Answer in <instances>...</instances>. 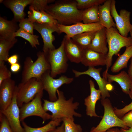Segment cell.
Returning <instances> with one entry per match:
<instances>
[{
  "mask_svg": "<svg viewBox=\"0 0 132 132\" xmlns=\"http://www.w3.org/2000/svg\"><path fill=\"white\" fill-rule=\"evenodd\" d=\"M44 11L58 23L69 25L82 21V10L78 9L75 0H60L48 5Z\"/></svg>",
  "mask_w": 132,
  "mask_h": 132,
  "instance_id": "1",
  "label": "cell"
},
{
  "mask_svg": "<svg viewBox=\"0 0 132 132\" xmlns=\"http://www.w3.org/2000/svg\"><path fill=\"white\" fill-rule=\"evenodd\" d=\"M57 99L51 101L43 99V108L45 111L50 112L52 120L62 119L64 118L81 117L82 115L76 112L75 110L78 108L79 103L74 102V98L71 97L66 100L63 92L58 89L57 91Z\"/></svg>",
  "mask_w": 132,
  "mask_h": 132,
  "instance_id": "2",
  "label": "cell"
},
{
  "mask_svg": "<svg viewBox=\"0 0 132 132\" xmlns=\"http://www.w3.org/2000/svg\"><path fill=\"white\" fill-rule=\"evenodd\" d=\"M37 58L33 62L30 57L25 58L22 73V82L24 83L35 78L40 80L45 72L51 70V67L46 54L43 51L37 54Z\"/></svg>",
  "mask_w": 132,
  "mask_h": 132,
  "instance_id": "3",
  "label": "cell"
},
{
  "mask_svg": "<svg viewBox=\"0 0 132 132\" xmlns=\"http://www.w3.org/2000/svg\"><path fill=\"white\" fill-rule=\"evenodd\" d=\"M106 30L108 50L107 54L106 68L104 72L105 73L108 72L111 65L114 55L117 54L122 48L132 45L130 37H125L122 36L116 27L106 28Z\"/></svg>",
  "mask_w": 132,
  "mask_h": 132,
  "instance_id": "4",
  "label": "cell"
},
{
  "mask_svg": "<svg viewBox=\"0 0 132 132\" xmlns=\"http://www.w3.org/2000/svg\"><path fill=\"white\" fill-rule=\"evenodd\" d=\"M101 102L104 108L103 116L99 124L96 127L92 128L90 132H105L114 127H120L125 129L129 128L116 115L114 108L108 98L101 99Z\"/></svg>",
  "mask_w": 132,
  "mask_h": 132,
  "instance_id": "5",
  "label": "cell"
},
{
  "mask_svg": "<svg viewBox=\"0 0 132 132\" xmlns=\"http://www.w3.org/2000/svg\"><path fill=\"white\" fill-rule=\"evenodd\" d=\"M17 87L16 100L20 108L31 101L38 93L44 90L41 80L35 78L24 83L21 82Z\"/></svg>",
  "mask_w": 132,
  "mask_h": 132,
  "instance_id": "6",
  "label": "cell"
},
{
  "mask_svg": "<svg viewBox=\"0 0 132 132\" xmlns=\"http://www.w3.org/2000/svg\"><path fill=\"white\" fill-rule=\"evenodd\" d=\"M45 54L50 65V75L52 77L54 78L57 75L66 72L69 60L64 50L63 40L58 48L50 51Z\"/></svg>",
  "mask_w": 132,
  "mask_h": 132,
  "instance_id": "7",
  "label": "cell"
},
{
  "mask_svg": "<svg viewBox=\"0 0 132 132\" xmlns=\"http://www.w3.org/2000/svg\"><path fill=\"white\" fill-rule=\"evenodd\" d=\"M43 95V91L38 93L31 101L23 104L20 108L21 121L32 116H37L41 118L43 120V124L46 121L51 119V115L45 111L42 105L41 99Z\"/></svg>",
  "mask_w": 132,
  "mask_h": 132,
  "instance_id": "8",
  "label": "cell"
},
{
  "mask_svg": "<svg viewBox=\"0 0 132 132\" xmlns=\"http://www.w3.org/2000/svg\"><path fill=\"white\" fill-rule=\"evenodd\" d=\"M50 72V70L45 72L42 76L40 80L44 90L48 94L50 101H54L58 98L57 91L58 88L63 84L70 83L73 81L74 78L63 75L59 78L55 79L51 76Z\"/></svg>",
  "mask_w": 132,
  "mask_h": 132,
  "instance_id": "9",
  "label": "cell"
},
{
  "mask_svg": "<svg viewBox=\"0 0 132 132\" xmlns=\"http://www.w3.org/2000/svg\"><path fill=\"white\" fill-rule=\"evenodd\" d=\"M88 67L87 70L83 72L72 69V71L74 74L75 77H77L83 75L89 76L97 82L99 87V89L101 92V99L110 97V95L109 91L113 89V86L105 78L101 77L100 72L102 69V68H96L93 66Z\"/></svg>",
  "mask_w": 132,
  "mask_h": 132,
  "instance_id": "10",
  "label": "cell"
},
{
  "mask_svg": "<svg viewBox=\"0 0 132 132\" xmlns=\"http://www.w3.org/2000/svg\"><path fill=\"white\" fill-rule=\"evenodd\" d=\"M115 3V0H112L110 8L111 15L115 21L116 28L119 33L124 37H127L132 26L130 21L131 13L126 10L122 9L118 14Z\"/></svg>",
  "mask_w": 132,
  "mask_h": 132,
  "instance_id": "11",
  "label": "cell"
},
{
  "mask_svg": "<svg viewBox=\"0 0 132 132\" xmlns=\"http://www.w3.org/2000/svg\"><path fill=\"white\" fill-rule=\"evenodd\" d=\"M17 91V87L16 85L11 104L5 110L0 112L5 117L14 132H25L24 129L20 123V108L16 100Z\"/></svg>",
  "mask_w": 132,
  "mask_h": 132,
  "instance_id": "12",
  "label": "cell"
},
{
  "mask_svg": "<svg viewBox=\"0 0 132 132\" xmlns=\"http://www.w3.org/2000/svg\"><path fill=\"white\" fill-rule=\"evenodd\" d=\"M34 24V29L40 33L43 41V51L46 54L49 51L55 49V48L53 44L55 40V37L53 33L56 32L60 34L57 25L41 24L36 22Z\"/></svg>",
  "mask_w": 132,
  "mask_h": 132,
  "instance_id": "13",
  "label": "cell"
},
{
  "mask_svg": "<svg viewBox=\"0 0 132 132\" xmlns=\"http://www.w3.org/2000/svg\"><path fill=\"white\" fill-rule=\"evenodd\" d=\"M57 26L60 34L64 33L68 37L70 38L86 32H96L104 27L100 22L87 24L80 22L69 25L58 24Z\"/></svg>",
  "mask_w": 132,
  "mask_h": 132,
  "instance_id": "14",
  "label": "cell"
},
{
  "mask_svg": "<svg viewBox=\"0 0 132 132\" xmlns=\"http://www.w3.org/2000/svg\"><path fill=\"white\" fill-rule=\"evenodd\" d=\"M16 86L11 78L3 81L0 85V111L5 110L11 104Z\"/></svg>",
  "mask_w": 132,
  "mask_h": 132,
  "instance_id": "15",
  "label": "cell"
},
{
  "mask_svg": "<svg viewBox=\"0 0 132 132\" xmlns=\"http://www.w3.org/2000/svg\"><path fill=\"white\" fill-rule=\"evenodd\" d=\"M63 40L65 53L71 62L78 63L81 62L84 50L75 42L71 38L65 35Z\"/></svg>",
  "mask_w": 132,
  "mask_h": 132,
  "instance_id": "16",
  "label": "cell"
},
{
  "mask_svg": "<svg viewBox=\"0 0 132 132\" xmlns=\"http://www.w3.org/2000/svg\"><path fill=\"white\" fill-rule=\"evenodd\" d=\"M90 94L85 98L84 104L86 107V115L91 117H99L96 113L95 108L97 102L101 98V93L100 90L96 89L94 83L91 80L89 82Z\"/></svg>",
  "mask_w": 132,
  "mask_h": 132,
  "instance_id": "17",
  "label": "cell"
},
{
  "mask_svg": "<svg viewBox=\"0 0 132 132\" xmlns=\"http://www.w3.org/2000/svg\"><path fill=\"white\" fill-rule=\"evenodd\" d=\"M107 60V54H104L88 48L84 50L81 63L85 66L94 67L106 65Z\"/></svg>",
  "mask_w": 132,
  "mask_h": 132,
  "instance_id": "18",
  "label": "cell"
},
{
  "mask_svg": "<svg viewBox=\"0 0 132 132\" xmlns=\"http://www.w3.org/2000/svg\"><path fill=\"white\" fill-rule=\"evenodd\" d=\"M33 0H5L2 3L7 8L10 9L14 15L13 19L19 22L25 18L26 14L24 10L25 7L30 5Z\"/></svg>",
  "mask_w": 132,
  "mask_h": 132,
  "instance_id": "19",
  "label": "cell"
},
{
  "mask_svg": "<svg viewBox=\"0 0 132 132\" xmlns=\"http://www.w3.org/2000/svg\"><path fill=\"white\" fill-rule=\"evenodd\" d=\"M112 0H106L102 4L99 6L98 16L99 22L105 28L116 27L110 11Z\"/></svg>",
  "mask_w": 132,
  "mask_h": 132,
  "instance_id": "20",
  "label": "cell"
},
{
  "mask_svg": "<svg viewBox=\"0 0 132 132\" xmlns=\"http://www.w3.org/2000/svg\"><path fill=\"white\" fill-rule=\"evenodd\" d=\"M103 76L110 83L114 81L117 82L121 87L123 92L128 94L132 79L125 71H122L115 75L110 74L108 72L106 73H103Z\"/></svg>",
  "mask_w": 132,
  "mask_h": 132,
  "instance_id": "21",
  "label": "cell"
},
{
  "mask_svg": "<svg viewBox=\"0 0 132 132\" xmlns=\"http://www.w3.org/2000/svg\"><path fill=\"white\" fill-rule=\"evenodd\" d=\"M106 28L104 27L96 31L89 49L104 54L108 52Z\"/></svg>",
  "mask_w": 132,
  "mask_h": 132,
  "instance_id": "22",
  "label": "cell"
},
{
  "mask_svg": "<svg viewBox=\"0 0 132 132\" xmlns=\"http://www.w3.org/2000/svg\"><path fill=\"white\" fill-rule=\"evenodd\" d=\"M17 22L13 19L8 20L0 17V37L8 39L15 38L14 34L20 28Z\"/></svg>",
  "mask_w": 132,
  "mask_h": 132,
  "instance_id": "23",
  "label": "cell"
},
{
  "mask_svg": "<svg viewBox=\"0 0 132 132\" xmlns=\"http://www.w3.org/2000/svg\"><path fill=\"white\" fill-rule=\"evenodd\" d=\"M132 57V45L126 47L123 53L120 55L111 67L113 73L118 72L122 69L127 67L128 62Z\"/></svg>",
  "mask_w": 132,
  "mask_h": 132,
  "instance_id": "24",
  "label": "cell"
},
{
  "mask_svg": "<svg viewBox=\"0 0 132 132\" xmlns=\"http://www.w3.org/2000/svg\"><path fill=\"white\" fill-rule=\"evenodd\" d=\"M62 122V119L51 120L45 125L36 128L29 126L23 121L22 122L25 132H49L54 130L60 125Z\"/></svg>",
  "mask_w": 132,
  "mask_h": 132,
  "instance_id": "25",
  "label": "cell"
},
{
  "mask_svg": "<svg viewBox=\"0 0 132 132\" xmlns=\"http://www.w3.org/2000/svg\"><path fill=\"white\" fill-rule=\"evenodd\" d=\"M99 6L95 5L82 10V20L83 23L88 24L99 22Z\"/></svg>",
  "mask_w": 132,
  "mask_h": 132,
  "instance_id": "26",
  "label": "cell"
},
{
  "mask_svg": "<svg viewBox=\"0 0 132 132\" xmlns=\"http://www.w3.org/2000/svg\"><path fill=\"white\" fill-rule=\"evenodd\" d=\"M96 32L84 33L71 38L84 50L89 48Z\"/></svg>",
  "mask_w": 132,
  "mask_h": 132,
  "instance_id": "27",
  "label": "cell"
},
{
  "mask_svg": "<svg viewBox=\"0 0 132 132\" xmlns=\"http://www.w3.org/2000/svg\"><path fill=\"white\" fill-rule=\"evenodd\" d=\"M17 41L16 38L8 39L0 37V61H7L9 51Z\"/></svg>",
  "mask_w": 132,
  "mask_h": 132,
  "instance_id": "28",
  "label": "cell"
},
{
  "mask_svg": "<svg viewBox=\"0 0 132 132\" xmlns=\"http://www.w3.org/2000/svg\"><path fill=\"white\" fill-rule=\"evenodd\" d=\"M14 35L15 37H21L27 40L33 48H37V46L40 44L39 36L30 33L22 28H19L14 33Z\"/></svg>",
  "mask_w": 132,
  "mask_h": 132,
  "instance_id": "29",
  "label": "cell"
},
{
  "mask_svg": "<svg viewBox=\"0 0 132 132\" xmlns=\"http://www.w3.org/2000/svg\"><path fill=\"white\" fill-rule=\"evenodd\" d=\"M64 126V132H82V129L79 124L74 122V118H64L62 119Z\"/></svg>",
  "mask_w": 132,
  "mask_h": 132,
  "instance_id": "30",
  "label": "cell"
},
{
  "mask_svg": "<svg viewBox=\"0 0 132 132\" xmlns=\"http://www.w3.org/2000/svg\"><path fill=\"white\" fill-rule=\"evenodd\" d=\"M106 0H75L77 8L83 10L95 5L103 4Z\"/></svg>",
  "mask_w": 132,
  "mask_h": 132,
  "instance_id": "31",
  "label": "cell"
},
{
  "mask_svg": "<svg viewBox=\"0 0 132 132\" xmlns=\"http://www.w3.org/2000/svg\"><path fill=\"white\" fill-rule=\"evenodd\" d=\"M40 11L42 13V16L36 23L41 24H47L52 25H57L58 24L57 21L50 15L44 11Z\"/></svg>",
  "mask_w": 132,
  "mask_h": 132,
  "instance_id": "32",
  "label": "cell"
},
{
  "mask_svg": "<svg viewBox=\"0 0 132 132\" xmlns=\"http://www.w3.org/2000/svg\"><path fill=\"white\" fill-rule=\"evenodd\" d=\"M52 0H33L30 5L34 9L41 11H44L48 4L55 1Z\"/></svg>",
  "mask_w": 132,
  "mask_h": 132,
  "instance_id": "33",
  "label": "cell"
},
{
  "mask_svg": "<svg viewBox=\"0 0 132 132\" xmlns=\"http://www.w3.org/2000/svg\"><path fill=\"white\" fill-rule=\"evenodd\" d=\"M19 22L18 25L20 28L30 33L33 34L34 24L30 21L28 18H25Z\"/></svg>",
  "mask_w": 132,
  "mask_h": 132,
  "instance_id": "34",
  "label": "cell"
},
{
  "mask_svg": "<svg viewBox=\"0 0 132 132\" xmlns=\"http://www.w3.org/2000/svg\"><path fill=\"white\" fill-rule=\"evenodd\" d=\"M11 73L5 64L4 61H0V85L5 80L11 78Z\"/></svg>",
  "mask_w": 132,
  "mask_h": 132,
  "instance_id": "35",
  "label": "cell"
},
{
  "mask_svg": "<svg viewBox=\"0 0 132 132\" xmlns=\"http://www.w3.org/2000/svg\"><path fill=\"white\" fill-rule=\"evenodd\" d=\"M29 9L30 10L28 12V19L33 23L36 22L42 16L41 12L34 9L30 6Z\"/></svg>",
  "mask_w": 132,
  "mask_h": 132,
  "instance_id": "36",
  "label": "cell"
},
{
  "mask_svg": "<svg viewBox=\"0 0 132 132\" xmlns=\"http://www.w3.org/2000/svg\"><path fill=\"white\" fill-rule=\"evenodd\" d=\"M0 132H14L4 115L0 112Z\"/></svg>",
  "mask_w": 132,
  "mask_h": 132,
  "instance_id": "37",
  "label": "cell"
},
{
  "mask_svg": "<svg viewBox=\"0 0 132 132\" xmlns=\"http://www.w3.org/2000/svg\"><path fill=\"white\" fill-rule=\"evenodd\" d=\"M132 110V101L129 105L125 106L121 109H118L116 108H114L115 113L117 116L120 119L126 113Z\"/></svg>",
  "mask_w": 132,
  "mask_h": 132,
  "instance_id": "38",
  "label": "cell"
},
{
  "mask_svg": "<svg viewBox=\"0 0 132 132\" xmlns=\"http://www.w3.org/2000/svg\"><path fill=\"white\" fill-rule=\"evenodd\" d=\"M121 119L127 127H132V110L125 114Z\"/></svg>",
  "mask_w": 132,
  "mask_h": 132,
  "instance_id": "39",
  "label": "cell"
},
{
  "mask_svg": "<svg viewBox=\"0 0 132 132\" xmlns=\"http://www.w3.org/2000/svg\"><path fill=\"white\" fill-rule=\"evenodd\" d=\"M18 56L17 54H14L9 57L7 62L11 65L17 63L18 61Z\"/></svg>",
  "mask_w": 132,
  "mask_h": 132,
  "instance_id": "40",
  "label": "cell"
},
{
  "mask_svg": "<svg viewBox=\"0 0 132 132\" xmlns=\"http://www.w3.org/2000/svg\"><path fill=\"white\" fill-rule=\"evenodd\" d=\"M20 67V65L17 63L11 65L10 69L11 72L14 73H16L19 71Z\"/></svg>",
  "mask_w": 132,
  "mask_h": 132,
  "instance_id": "41",
  "label": "cell"
},
{
  "mask_svg": "<svg viewBox=\"0 0 132 132\" xmlns=\"http://www.w3.org/2000/svg\"><path fill=\"white\" fill-rule=\"evenodd\" d=\"M49 132H64V126L63 123L57 127L54 130Z\"/></svg>",
  "mask_w": 132,
  "mask_h": 132,
  "instance_id": "42",
  "label": "cell"
},
{
  "mask_svg": "<svg viewBox=\"0 0 132 132\" xmlns=\"http://www.w3.org/2000/svg\"><path fill=\"white\" fill-rule=\"evenodd\" d=\"M128 74L132 79V57L130 59V63L128 70Z\"/></svg>",
  "mask_w": 132,
  "mask_h": 132,
  "instance_id": "43",
  "label": "cell"
},
{
  "mask_svg": "<svg viewBox=\"0 0 132 132\" xmlns=\"http://www.w3.org/2000/svg\"><path fill=\"white\" fill-rule=\"evenodd\" d=\"M105 132H122L121 129L117 128H112L107 130Z\"/></svg>",
  "mask_w": 132,
  "mask_h": 132,
  "instance_id": "44",
  "label": "cell"
},
{
  "mask_svg": "<svg viewBox=\"0 0 132 132\" xmlns=\"http://www.w3.org/2000/svg\"><path fill=\"white\" fill-rule=\"evenodd\" d=\"M122 132H132V127L128 129L121 128L120 129Z\"/></svg>",
  "mask_w": 132,
  "mask_h": 132,
  "instance_id": "45",
  "label": "cell"
},
{
  "mask_svg": "<svg viewBox=\"0 0 132 132\" xmlns=\"http://www.w3.org/2000/svg\"><path fill=\"white\" fill-rule=\"evenodd\" d=\"M128 94L129 95L130 98L132 100V83L131 85Z\"/></svg>",
  "mask_w": 132,
  "mask_h": 132,
  "instance_id": "46",
  "label": "cell"
},
{
  "mask_svg": "<svg viewBox=\"0 0 132 132\" xmlns=\"http://www.w3.org/2000/svg\"><path fill=\"white\" fill-rule=\"evenodd\" d=\"M130 37L131 38V39L132 40V26L131 28V29L130 32Z\"/></svg>",
  "mask_w": 132,
  "mask_h": 132,
  "instance_id": "47",
  "label": "cell"
},
{
  "mask_svg": "<svg viewBox=\"0 0 132 132\" xmlns=\"http://www.w3.org/2000/svg\"><path fill=\"white\" fill-rule=\"evenodd\" d=\"M4 0H0V3H2Z\"/></svg>",
  "mask_w": 132,
  "mask_h": 132,
  "instance_id": "48",
  "label": "cell"
},
{
  "mask_svg": "<svg viewBox=\"0 0 132 132\" xmlns=\"http://www.w3.org/2000/svg\"><path fill=\"white\" fill-rule=\"evenodd\" d=\"M87 132V131H85V132Z\"/></svg>",
  "mask_w": 132,
  "mask_h": 132,
  "instance_id": "49",
  "label": "cell"
},
{
  "mask_svg": "<svg viewBox=\"0 0 132 132\" xmlns=\"http://www.w3.org/2000/svg\"></svg>",
  "mask_w": 132,
  "mask_h": 132,
  "instance_id": "50",
  "label": "cell"
}]
</instances>
